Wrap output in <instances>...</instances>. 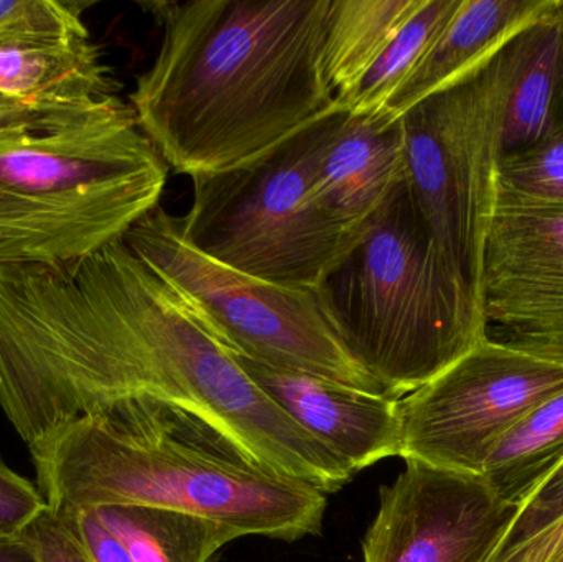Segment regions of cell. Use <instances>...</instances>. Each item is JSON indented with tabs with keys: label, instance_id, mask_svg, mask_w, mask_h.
I'll return each mask as SVG.
<instances>
[{
	"label": "cell",
	"instance_id": "6da1fadb",
	"mask_svg": "<svg viewBox=\"0 0 563 562\" xmlns=\"http://www.w3.org/2000/svg\"><path fill=\"white\" fill-rule=\"evenodd\" d=\"M142 406L181 412L323 494L353 478L124 241L75 263L0 266V411L26 448L79 419Z\"/></svg>",
	"mask_w": 563,
	"mask_h": 562
},
{
	"label": "cell",
	"instance_id": "7a4b0ae2",
	"mask_svg": "<svg viewBox=\"0 0 563 562\" xmlns=\"http://www.w3.org/2000/svg\"><path fill=\"white\" fill-rule=\"evenodd\" d=\"M162 42L129 104L168 168L230 170L343 109L321 71L331 0L151 5Z\"/></svg>",
	"mask_w": 563,
	"mask_h": 562
},
{
	"label": "cell",
	"instance_id": "3957f363",
	"mask_svg": "<svg viewBox=\"0 0 563 562\" xmlns=\"http://www.w3.org/2000/svg\"><path fill=\"white\" fill-rule=\"evenodd\" d=\"M35 484L53 514L108 507L181 511L243 537H318L327 494L244 458L174 409L142 406L86 418L29 448Z\"/></svg>",
	"mask_w": 563,
	"mask_h": 562
},
{
	"label": "cell",
	"instance_id": "277c9868",
	"mask_svg": "<svg viewBox=\"0 0 563 562\" xmlns=\"http://www.w3.org/2000/svg\"><path fill=\"white\" fill-rule=\"evenodd\" d=\"M168 165L118 96L0 139V266L66 264L158 207Z\"/></svg>",
	"mask_w": 563,
	"mask_h": 562
},
{
	"label": "cell",
	"instance_id": "5b68a950",
	"mask_svg": "<svg viewBox=\"0 0 563 562\" xmlns=\"http://www.w3.org/2000/svg\"><path fill=\"white\" fill-rule=\"evenodd\" d=\"M351 359L402 399L485 339L472 297L446 267L406 175L317 289Z\"/></svg>",
	"mask_w": 563,
	"mask_h": 562
},
{
	"label": "cell",
	"instance_id": "8992f818",
	"mask_svg": "<svg viewBox=\"0 0 563 562\" xmlns=\"http://www.w3.org/2000/svg\"><path fill=\"white\" fill-rule=\"evenodd\" d=\"M336 109L260 157L194 180V203L178 217L185 240L210 260L251 277L314 290L357 231L321 210L313 177L346 119Z\"/></svg>",
	"mask_w": 563,
	"mask_h": 562
},
{
	"label": "cell",
	"instance_id": "52a82bcc",
	"mask_svg": "<svg viewBox=\"0 0 563 562\" xmlns=\"http://www.w3.org/2000/svg\"><path fill=\"white\" fill-rule=\"evenodd\" d=\"M516 53L515 35L400 118L410 194L440 256L476 307Z\"/></svg>",
	"mask_w": 563,
	"mask_h": 562
},
{
	"label": "cell",
	"instance_id": "ba28073f",
	"mask_svg": "<svg viewBox=\"0 0 563 562\" xmlns=\"http://www.w3.org/2000/svg\"><path fill=\"white\" fill-rule=\"evenodd\" d=\"M122 241L174 284L236 355L386 395L351 359L314 290L277 286L210 260L185 240L178 217L161 207Z\"/></svg>",
	"mask_w": 563,
	"mask_h": 562
},
{
	"label": "cell",
	"instance_id": "9c48e42d",
	"mask_svg": "<svg viewBox=\"0 0 563 562\" xmlns=\"http://www.w3.org/2000/svg\"><path fill=\"white\" fill-rule=\"evenodd\" d=\"M563 393V366L485 337L468 353L404 396L399 458L482 475L498 442L542 403Z\"/></svg>",
	"mask_w": 563,
	"mask_h": 562
},
{
	"label": "cell",
	"instance_id": "30bf717a",
	"mask_svg": "<svg viewBox=\"0 0 563 562\" xmlns=\"http://www.w3.org/2000/svg\"><path fill=\"white\" fill-rule=\"evenodd\" d=\"M478 310L493 342L563 366V205L496 191Z\"/></svg>",
	"mask_w": 563,
	"mask_h": 562
},
{
	"label": "cell",
	"instance_id": "8fae6325",
	"mask_svg": "<svg viewBox=\"0 0 563 562\" xmlns=\"http://www.w3.org/2000/svg\"><path fill=\"white\" fill-rule=\"evenodd\" d=\"M379 495L363 540L364 562H489L518 514L482 475L419 462H406Z\"/></svg>",
	"mask_w": 563,
	"mask_h": 562
},
{
	"label": "cell",
	"instance_id": "7c38bea8",
	"mask_svg": "<svg viewBox=\"0 0 563 562\" xmlns=\"http://www.w3.org/2000/svg\"><path fill=\"white\" fill-rule=\"evenodd\" d=\"M234 356L267 398L353 474L399 458L400 399Z\"/></svg>",
	"mask_w": 563,
	"mask_h": 562
},
{
	"label": "cell",
	"instance_id": "4fadbf2b",
	"mask_svg": "<svg viewBox=\"0 0 563 562\" xmlns=\"http://www.w3.org/2000/svg\"><path fill=\"white\" fill-rule=\"evenodd\" d=\"M115 91L118 82L89 33L0 40V104L40 124L82 114Z\"/></svg>",
	"mask_w": 563,
	"mask_h": 562
},
{
	"label": "cell",
	"instance_id": "5bb4252c",
	"mask_svg": "<svg viewBox=\"0 0 563 562\" xmlns=\"http://www.w3.org/2000/svg\"><path fill=\"white\" fill-rule=\"evenodd\" d=\"M406 175L399 121L347 112L313 177V198L324 213L356 231L379 210Z\"/></svg>",
	"mask_w": 563,
	"mask_h": 562
},
{
	"label": "cell",
	"instance_id": "9a60e30c",
	"mask_svg": "<svg viewBox=\"0 0 563 562\" xmlns=\"http://www.w3.org/2000/svg\"><path fill=\"white\" fill-rule=\"evenodd\" d=\"M563 0H462L416 68L371 118L399 121L410 108L475 68L526 26L558 12Z\"/></svg>",
	"mask_w": 563,
	"mask_h": 562
},
{
	"label": "cell",
	"instance_id": "2e32d148",
	"mask_svg": "<svg viewBox=\"0 0 563 562\" xmlns=\"http://www.w3.org/2000/svg\"><path fill=\"white\" fill-rule=\"evenodd\" d=\"M562 7L516 35L518 53L503 121L501 157L536 144L563 108Z\"/></svg>",
	"mask_w": 563,
	"mask_h": 562
},
{
	"label": "cell",
	"instance_id": "e0dca14e",
	"mask_svg": "<svg viewBox=\"0 0 563 562\" xmlns=\"http://www.w3.org/2000/svg\"><path fill=\"white\" fill-rule=\"evenodd\" d=\"M422 3L423 0H331L321 71L341 108Z\"/></svg>",
	"mask_w": 563,
	"mask_h": 562
},
{
	"label": "cell",
	"instance_id": "ac0fdd59",
	"mask_svg": "<svg viewBox=\"0 0 563 562\" xmlns=\"http://www.w3.org/2000/svg\"><path fill=\"white\" fill-rule=\"evenodd\" d=\"M95 511L135 562H213L221 548L243 538L236 528L164 508L108 507Z\"/></svg>",
	"mask_w": 563,
	"mask_h": 562
},
{
	"label": "cell",
	"instance_id": "d6986e66",
	"mask_svg": "<svg viewBox=\"0 0 563 562\" xmlns=\"http://www.w3.org/2000/svg\"><path fill=\"white\" fill-rule=\"evenodd\" d=\"M563 465V393L542 403L498 442L482 477L493 494L519 508Z\"/></svg>",
	"mask_w": 563,
	"mask_h": 562
},
{
	"label": "cell",
	"instance_id": "ffe728a7",
	"mask_svg": "<svg viewBox=\"0 0 563 562\" xmlns=\"http://www.w3.org/2000/svg\"><path fill=\"white\" fill-rule=\"evenodd\" d=\"M462 0H423L422 7L397 32L383 55L361 79L344 109L350 114L374 115L389 101L443 26L450 22Z\"/></svg>",
	"mask_w": 563,
	"mask_h": 562
},
{
	"label": "cell",
	"instance_id": "44dd1931",
	"mask_svg": "<svg viewBox=\"0 0 563 562\" xmlns=\"http://www.w3.org/2000/svg\"><path fill=\"white\" fill-rule=\"evenodd\" d=\"M496 185L525 200L563 205V108L536 144L499 158Z\"/></svg>",
	"mask_w": 563,
	"mask_h": 562
},
{
	"label": "cell",
	"instance_id": "7402d4cb",
	"mask_svg": "<svg viewBox=\"0 0 563 562\" xmlns=\"http://www.w3.org/2000/svg\"><path fill=\"white\" fill-rule=\"evenodd\" d=\"M48 510L42 492L0 458V538L22 537Z\"/></svg>",
	"mask_w": 563,
	"mask_h": 562
},
{
	"label": "cell",
	"instance_id": "603a6c76",
	"mask_svg": "<svg viewBox=\"0 0 563 562\" xmlns=\"http://www.w3.org/2000/svg\"><path fill=\"white\" fill-rule=\"evenodd\" d=\"M563 515V465L518 508L499 551L526 540ZM498 551V553H499ZM496 553V554H498ZM495 554V557H496Z\"/></svg>",
	"mask_w": 563,
	"mask_h": 562
},
{
	"label": "cell",
	"instance_id": "cb8c5ba5",
	"mask_svg": "<svg viewBox=\"0 0 563 562\" xmlns=\"http://www.w3.org/2000/svg\"><path fill=\"white\" fill-rule=\"evenodd\" d=\"M23 535L40 562H92L75 531L53 511L46 510Z\"/></svg>",
	"mask_w": 563,
	"mask_h": 562
},
{
	"label": "cell",
	"instance_id": "d4e9b609",
	"mask_svg": "<svg viewBox=\"0 0 563 562\" xmlns=\"http://www.w3.org/2000/svg\"><path fill=\"white\" fill-rule=\"evenodd\" d=\"M59 517L75 531L92 562H135L128 548L101 524L95 510Z\"/></svg>",
	"mask_w": 563,
	"mask_h": 562
},
{
	"label": "cell",
	"instance_id": "484cf974",
	"mask_svg": "<svg viewBox=\"0 0 563 562\" xmlns=\"http://www.w3.org/2000/svg\"><path fill=\"white\" fill-rule=\"evenodd\" d=\"M489 562H563V515Z\"/></svg>",
	"mask_w": 563,
	"mask_h": 562
},
{
	"label": "cell",
	"instance_id": "4316f807",
	"mask_svg": "<svg viewBox=\"0 0 563 562\" xmlns=\"http://www.w3.org/2000/svg\"><path fill=\"white\" fill-rule=\"evenodd\" d=\"M42 128H49V125L40 124L38 121L30 118V115L9 108V106L0 104V139L16 134V132L29 131V129Z\"/></svg>",
	"mask_w": 563,
	"mask_h": 562
},
{
	"label": "cell",
	"instance_id": "83f0119b",
	"mask_svg": "<svg viewBox=\"0 0 563 562\" xmlns=\"http://www.w3.org/2000/svg\"><path fill=\"white\" fill-rule=\"evenodd\" d=\"M0 562H40L25 535L0 538Z\"/></svg>",
	"mask_w": 563,
	"mask_h": 562
},
{
	"label": "cell",
	"instance_id": "f1b7e54d",
	"mask_svg": "<svg viewBox=\"0 0 563 562\" xmlns=\"http://www.w3.org/2000/svg\"><path fill=\"white\" fill-rule=\"evenodd\" d=\"M561 23H562V29H563V7H562V10H561Z\"/></svg>",
	"mask_w": 563,
	"mask_h": 562
}]
</instances>
